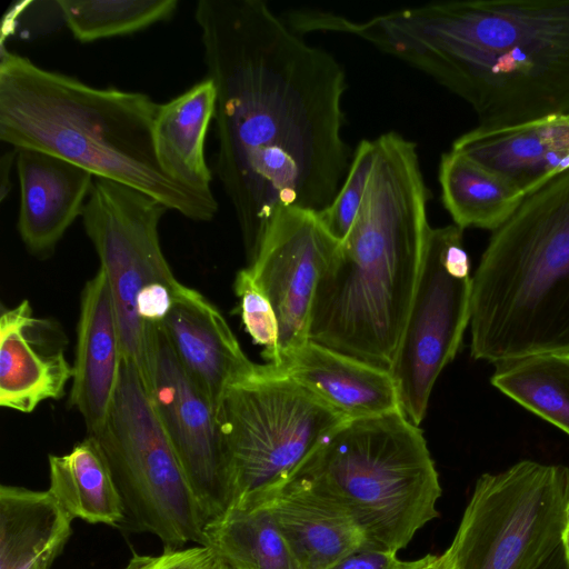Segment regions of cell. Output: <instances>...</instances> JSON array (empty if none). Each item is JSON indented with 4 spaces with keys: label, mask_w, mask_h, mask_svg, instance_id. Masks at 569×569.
Returning <instances> with one entry per match:
<instances>
[{
    "label": "cell",
    "mask_w": 569,
    "mask_h": 569,
    "mask_svg": "<svg viewBox=\"0 0 569 569\" xmlns=\"http://www.w3.org/2000/svg\"><path fill=\"white\" fill-rule=\"evenodd\" d=\"M194 18L217 90L216 173L250 266L278 208L321 212L342 186L346 74L261 0H201Z\"/></svg>",
    "instance_id": "1"
},
{
    "label": "cell",
    "mask_w": 569,
    "mask_h": 569,
    "mask_svg": "<svg viewBox=\"0 0 569 569\" xmlns=\"http://www.w3.org/2000/svg\"><path fill=\"white\" fill-rule=\"evenodd\" d=\"M320 30L355 34L465 100L479 127L569 114V0L429 3Z\"/></svg>",
    "instance_id": "2"
},
{
    "label": "cell",
    "mask_w": 569,
    "mask_h": 569,
    "mask_svg": "<svg viewBox=\"0 0 569 569\" xmlns=\"http://www.w3.org/2000/svg\"><path fill=\"white\" fill-rule=\"evenodd\" d=\"M416 144L373 139V162L353 223L323 271L308 340L389 371L405 329L431 227Z\"/></svg>",
    "instance_id": "3"
},
{
    "label": "cell",
    "mask_w": 569,
    "mask_h": 569,
    "mask_svg": "<svg viewBox=\"0 0 569 569\" xmlns=\"http://www.w3.org/2000/svg\"><path fill=\"white\" fill-rule=\"evenodd\" d=\"M158 108L146 93L94 88L1 47L3 142L57 156L190 220L210 221L218 211L213 192L179 182L160 163L153 136Z\"/></svg>",
    "instance_id": "4"
},
{
    "label": "cell",
    "mask_w": 569,
    "mask_h": 569,
    "mask_svg": "<svg viewBox=\"0 0 569 569\" xmlns=\"http://www.w3.org/2000/svg\"><path fill=\"white\" fill-rule=\"evenodd\" d=\"M471 356L569 351V170L526 196L471 278Z\"/></svg>",
    "instance_id": "5"
},
{
    "label": "cell",
    "mask_w": 569,
    "mask_h": 569,
    "mask_svg": "<svg viewBox=\"0 0 569 569\" xmlns=\"http://www.w3.org/2000/svg\"><path fill=\"white\" fill-rule=\"evenodd\" d=\"M290 481L349 512L372 548L398 552L439 515L435 461L422 430L400 410L343 422Z\"/></svg>",
    "instance_id": "6"
},
{
    "label": "cell",
    "mask_w": 569,
    "mask_h": 569,
    "mask_svg": "<svg viewBox=\"0 0 569 569\" xmlns=\"http://www.w3.org/2000/svg\"><path fill=\"white\" fill-rule=\"evenodd\" d=\"M89 436V435H88ZM98 441L120 493L121 527L156 536L164 550L206 546L207 519L137 367L122 357Z\"/></svg>",
    "instance_id": "7"
},
{
    "label": "cell",
    "mask_w": 569,
    "mask_h": 569,
    "mask_svg": "<svg viewBox=\"0 0 569 569\" xmlns=\"http://www.w3.org/2000/svg\"><path fill=\"white\" fill-rule=\"evenodd\" d=\"M216 413L232 475V507L270 501L318 445L348 421L270 363L229 386Z\"/></svg>",
    "instance_id": "8"
},
{
    "label": "cell",
    "mask_w": 569,
    "mask_h": 569,
    "mask_svg": "<svg viewBox=\"0 0 569 569\" xmlns=\"http://www.w3.org/2000/svg\"><path fill=\"white\" fill-rule=\"evenodd\" d=\"M569 468L521 460L481 475L449 548L450 569H535L562 540Z\"/></svg>",
    "instance_id": "9"
},
{
    "label": "cell",
    "mask_w": 569,
    "mask_h": 569,
    "mask_svg": "<svg viewBox=\"0 0 569 569\" xmlns=\"http://www.w3.org/2000/svg\"><path fill=\"white\" fill-rule=\"evenodd\" d=\"M168 208L128 186L94 178L82 211L87 236L108 277L119 321L122 357L132 362L148 388L158 327L142 323L137 312L141 291L162 283L178 288L159 240Z\"/></svg>",
    "instance_id": "10"
},
{
    "label": "cell",
    "mask_w": 569,
    "mask_h": 569,
    "mask_svg": "<svg viewBox=\"0 0 569 569\" xmlns=\"http://www.w3.org/2000/svg\"><path fill=\"white\" fill-rule=\"evenodd\" d=\"M471 278L463 229L455 223L431 228L390 370L400 411L416 426L425 418L433 385L453 360L470 322Z\"/></svg>",
    "instance_id": "11"
},
{
    "label": "cell",
    "mask_w": 569,
    "mask_h": 569,
    "mask_svg": "<svg viewBox=\"0 0 569 569\" xmlns=\"http://www.w3.org/2000/svg\"><path fill=\"white\" fill-rule=\"evenodd\" d=\"M148 391L207 525L219 519L232 507L234 489L216 407L182 368L161 326Z\"/></svg>",
    "instance_id": "12"
},
{
    "label": "cell",
    "mask_w": 569,
    "mask_h": 569,
    "mask_svg": "<svg viewBox=\"0 0 569 569\" xmlns=\"http://www.w3.org/2000/svg\"><path fill=\"white\" fill-rule=\"evenodd\" d=\"M339 246L319 212L280 207L257 258L247 266L277 316L278 362L272 365L277 369L309 341L316 290Z\"/></svg>",
    "instance_id": "13"
},
{
    "label": "cell",
    "mask_w": 569,
    "mask_h": 569,
    "mask_svg": "<svg viewBox=\"0 0 569 569\" xmlns=\"http://www.w3.org/2000/svg\"><path fill=\"white\" fill-rule=\"evenodd\" d=\"M67 338L50 319L33 315L24 299L0 318V405L23 413L60 399L73 377Z\"/></svg>",
    "instance_id": "14"
},
{
    "label": "cell",
    "mask_w": 569,
    "mask_h": 569,
    "mask_svg": "<svg viewBox=\"0 0 569 569\" xmlns=\"http://www.w3.org/2000/svg\"><path fill=\"white\" fill-rule=\"evenodd\" d=\"M160 326L182 368L214 407L229 386L264 369L246 356L219 309L184 284Z\"/></svg>",
    "instance_id": "15"
},
{
    "label": "cell",
    "mask_w": 569,
    "mask_h": 569,
    "mask_svg": "<svg viewBox=\"0 0 569 569\" xmlns=\"http://www.w3.org/2000/svg\"><path fill=\"white\" fill-rule=\"evenodd\" d=\"M526 197L569 170V114L476 128L451 147Z\"/></svg>",
    "instance_id": "16"
},
{
    "label": "cell",
    "mask_w": 569,
    "mask_h": 569,
    "mask_svg": "<svg viewBox=\"0 0 569 569\" xmlns=\"http://www.w3.org/2000/svg\"><path fill=\"white\" fill-rule=\"evenodd\" d=\"M122 346L111 287L104 271L87 281L81 293L70 405L83 418L89 436L104 425L117 389Z\"/></svg>",
    "instance_id": "17"
},
{
    "label": "cell",
    "mask_w": 569,
    "mask_h": 569,
    "mask_svg": "<svg viewBox=\"0 0 569 569\" xmlns=\"http://www.w3.org/2000/svg\"><path fill=\"white\" fill-rule=\"evenodd\" d=\"M14 162L20 182L19 236L31 254L47 258L82 214L94 176L34 149H17Z\"/></svg>",
    "instance_id": "18"
},
{
    "label": "cell",
    "mask_w": 569,
    "mask_h": 569,
    "mask_svg": "<svg viewBox=\"0 0 569 569\" xmlns=\"http://www.w3.org/2000/svg\"><path fill=\"white\" fill-rule=\"evenodd\" d=\"M277 370L347 420L400 410L396 383L389 371L311 341L295 351Z\"/></svg>",
    "instance_id": "19"
},
{
    "label": "cell",
    "mask_w": 569,
    "mask_h": 569,
    "mask_svg": "<svg viewBox=\"0 0 569 569\" xmlns=\"http://www.w3.org/2000/svg\"><path fill=\"white\" fill-rule=\"evenodd\" d=\"M268 503L298 569H329L371 547L349 512L298 481L288 482Z\"/></svg>",
    "instance_id": "20"
},
{
    "label": "cell",
    "mask_w": 569,
    "mask_h": 569,
    "mask_svg": "<svg viewBox=\"0 0 569 569\" xmlns=\"http://www.w3.org/2000/svg\"><path fill=\"white\" fill-rule=\"evenodd\" d=\"M73 519L47 491L0 487V569H49L62 553Z\"/></svg>",
    "instance_id": "21"
},
{
    "label": "cell",
    "mask_w": 569,
    "mask_h": 569,
    "mask_svg": "<svg viewBox=\"0 0 569 569\" xmlns=\"http://www.w3.org/2000/svg\"><path fill=\"white\" fill-rule=\"evenodd\" d=\"M216 106V86L207 77L159 104L154 119L153 136L161 166L179 182L201 191H212L204 144Z\"/></svg>",
    "instance_id": "22"
},
{
    "label": "cell",
    "mask_w": 569,
    "mask_h": 569,
    "mask_svg": "<svg viewBox=\"0 0 569 569\" xmlns=\"http://www.w3.org/2000/svg\"><path fill=\"white\" fill-rule=\"evenodd\" d=\"M48 491L72 518L121 527L124 508L106 457L92 436L70 452L49 456Z\"/></svg>",
    "instance_id": "23"
},
{
    "label": "cell",
    "mask_w": 569,
    "mask_h": 569,
    "mask_svg": "<svg viewBox=\"0 0 569 569\" xmlns=\"http://www.w3.org/2000/svg\"><path fill=\"white\" fill-rule=\"evenodd\" d=\"M439 182L442 203L461 229L493 232L525 198L501 178L455 150L441 156Z\"/></svg>",
    "instance_id": "24"
},
{
    "label": "cell",
    "mask_w": 569,
    "mask_h": 569,
    "mask_svg": "<svg viewBox=\"0 0 569 569\" xmlns=\"http://www.w3.org/2000/svg\"><path fill=\"white\" fill-rule=\"evenodd\" d=\"M206 547L230 569H298L268 502L232 507L209 522Z\"/></svg>",
    "instance_id": "25"
},
{
    "label": "cell",
    "mask_w": 569,
    "mask_h": 569,
    "mask_svg": "<svg viewBox=\"0 0 569 569\" xmlns=\"http://www.w3.org/2000/svg\"><path fill=\"white\" fill-rule=\"evenodd\" d=\"M490 382L569 436V351L540 352L499 361L495 363Z\"/></svg>",
    "instance_id": "26"
},
{
    "label": "cell",
    "mask_w": 569,
    "mask_h": 569,
    "mask_svg": "<svg viewBox=\"0 0 569 569\" xmlns=\"http://www.w3.org/2000/svg\"><path fill=\"white\" fill-rule=\"evenodd\" d=\"M57 7L81 42L130 34L174 13L176 0H58Z\"/></svg>",
    "instance_id": "27"
},
{
    "label": "cell",
    "mask_w": 569,
    "mask_h": 569,
    "mask_svg": "<svg viewBox=\"0 0 569 569\" xmlns=\"http://www.w3.org/2000/svg\"><path fill=\"white\" fill-rule=\"evenodd\" d=\"M373 162V140H362L353 151L349 170L331 204L319 216L340 242L346 238L359 210Z\"/></svg>",
    "instance_id": "28"
},
{
    "label": "cell",
    "mask_w": 569,
    "mask_h": 569,
    "mask_svg": "<svg viewBox=\"0 0 569 569\" xmlns=\"http://www.w3.org/2000/svg\"><path fill=\"white\" fill-rule=\"evenodd\" d=\"M234 292L240 300L242 323L254 343L263 347V358L268 363L278 362V320L274 309L257 284L249 268L238 271Z\"/></svg>",
    "instance_id": "29"
},
{
    "label": "cell",
    "mask_w": 569,
    "mask_h": 569,
    "mask_svg": "<svg viewBox=\"0 0 569 569\" xmlns=\"http://www.w3.org/2000/svg\"><path fill=\"white\" fill-rule=\"evenodd\" d=\"M220 562L211 548L196 545L158 556L134 552L124 569H216Z\"/></svg>",
    "instance_id": "30"
},
{
    "label": "cell",
    "mask_w": 569,
    "mask_h": 569,
    "mask_svg": "<svg viewBox=\"0 0 569 569\" xmlns=\"http://www.w3.org/2000/svg\"><path fill=\"white\" fill-rule=\"evenodd\" d=\"M436 555L417 560H401L397 551L366 547L335 563L329 569H423Z\"/></svg>",
    "instance_id": "31"
},
{
    "label": "cell",
    "mask_w": 569,
    "mask_h": 569,
    "mask_svg": "<svg viewBox=\"0 0 569 569\" xmlns=\"http://www.w3.org/2000/svg\"><path fill=\"white\" fill-rule=\"evenodd\" d=\"M16 158H17V149L13 148L11 151L3 153L0 159V199L1 200H3L7 197V194L9 193V191L11 189L9 173H10V169H11L13 161H16Z\"/></svg>",
    "instance_id": "32"
},
{
    "label": "cell",
    "mask_w": 569,
    "mask_h": 569,
    "mask_svg": "<svg viewBox=\"0 0 569 569\" xmlns=\"http://www.w3.org/2000/svg\"><path fill=\"white\" fill-rule=\"evenodd\" d=\"M535 569H569V560L566 557L562 545H560Z\"/></svg>",
    "instance_id": "33"
},
{
    "label": "cell",
    "mask_w": 569,
    "mask_h": 569,
    "mask_svg": "<svg viewBox=\"0 0 569 569\" xmlns=\"http://www.w3.org/2000/svg\"><path fill=\"white\" fill-rule=\"evenodd\" d=\"M562 548L565 550L566 557L569 560V503L566 511V521H565V528L562 532V540H561Z\"/></svg>",
    "instance_id": "34"
},
{
    "label": "cell",
    "mask_w": 569,
    "mask_h": 569,
    "mask_svg": "<svg viewBox=\"0 0 569 569\" xmlns=\"http://www.w3.org/2000/svg\"><path fill=\"white\" fill-rule=\"evenodd\" d=\"M423 569H450V567L445 553H442L440 556H435L432 561Z\"/></svg>",
    "instance_id": "35"
},
{
    "label": "cell",
    "mask_w": 569,
    "mask_h": 569,
    "mask_svg": "<svg viewBox=\"0 0 569 569\" xmlns=\"http://www.w3.org/2000/svg\"><path fill=\"white\" fill-rule=\"evenodd\" d=\"M217 569H230V568L221 561L220 565L217 567Z\"/></svg>",
    "instance_id": "36"
},
{
    "label": "cell",
    "mask_w": 569,
    "mask_h": 569,
    "mask_svg": "<svg viewBox=\"0 0 569 569\" xmlns=\"http://www.w3.org/2000/svg\"><path fill=\"white\" fill-rule=\"evenodd\" d=\"M220 565V563H219ZM217 569V568H216Z\"/></svg>",
    "instance_id": "37"
}]
</instances>
